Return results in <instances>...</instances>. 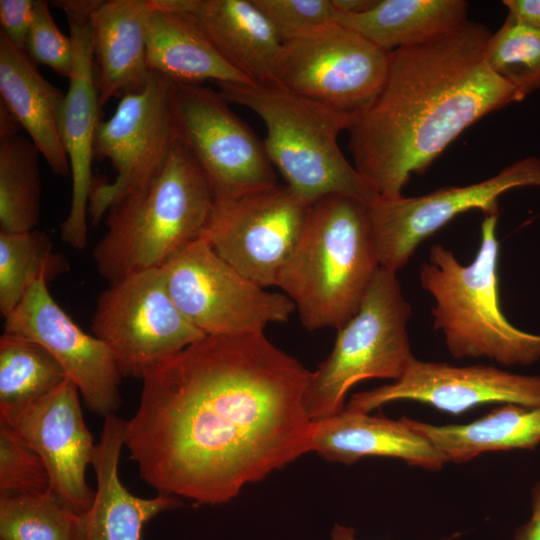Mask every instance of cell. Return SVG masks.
Returning <instances> with one entry per match:
<instances>
[{
  "instance_id": "25",
  "label": "cell",
  "mask_w": 540,
  "mask_h": 540,
  "mask_svg": "<svg viewBox=\"0 0 540 540\" xmlns=\"http://www.w3.org/2000/svg\"><path fill=\"white\" fill-rule=\"evenodd\" d=\"M441 453L446 462H468L485 452L533 450L540 444V406L500 404L463 424L435 425L405 417Z\"/></svg>"
},
{
  "instance_id": "4",
  "label": "cell",
  "mask_w": 540,
  "mask_h": 540,
  "mask_svg": "<svg viewBox=\"0 0 540 540\" xmlns=\"http://www.w3.org/2000/svg\"><path fill=\"white\" fill-rule=\"evenodd\" d=\"M215 207L212 187L192 153L175 139L162 171L107 212L106 231L93 249L109 283L161 268L202 237Z\"/></svg>"
},
{
  "instance_id": "33",
  "label": "cell",
  "mask_w": 540,
  "mask_h": 540,
  "mask_svg": "<svg viewBox=\"0 0 540 540\" xmlns=\"http://www.w3.org/2000/svg\"><path fill=\"white\" fill-rule=\"evenodd\" d=\"M282 42L335 22L332 0H252Z\"/></svg>"
},
{
  "instance_id": "8",
  "label": "cell",
  "mask_w": 540,
  "mask_h": 540,
  "mask_svg": "<svg viewBox=\"0 0 540 540\" xmlns=\"http://www.w3.org/2000/svg\"><path fill=\"white\" fill-rule=\"evenodd\" d=\"M220 91L203 84H175L171 119L175 139L205 173L215 204L277 185L263 140L230 108Z\"/></svg>"
},
{
  "instance_id": "10",
  "label": "cell",
  "mask_w": 540,
  "mask_h": 540,
  "mask_svg": "<svg viewBox=\"0 0 540 540\" xmlns=\"http://www.w3.org/2000/svg\"><path fill=\"white\" fill-rule=\"evenodd\" d=\"M91 332L108 347L123 377L140 379L205 336L172 300L161 268L109 283L97 299Z\"/></svg>"
},
{
  "instance_id": "13",
  "label": "cell",
  "mask_w": 540,
  "mask_h": 540,
  "mask_svg": "<svg viewBox=\"0 0 540 540\" xmlns=\"http://www.w3.org/2000/svg\"><path fill=\"white\" fill-rule=\"evenodd\" d=\"M529 186L540 187V159L535 156L477 183L414 197H376L368 211L381 268L397 273L424 240L456 216L473 209L499 215L498 199L503 193Z\"/></svg>"
},
{
  "instance_id": "30",
  "label": "cell",
  "mask_w": 540,
  "mask_h": 540,
  "mask_svg": "<svg viewBox=\"0 0 540 540\" xmlns=\"http://www.w3.org/2000/svg\"><path fill=\"white\" fill-rule=\"evenodd\" d=\"M77 517L49 490L0 495L1 540H73Z\"/></svg>"
},
{
  "instance_id": "1",
  "label": "cell",
  "mask_w": 540,
  "mask_h": 540,
  "mask_svg": "<svg viewBox=\"0 0 540 540\" xmlns=\"http://www.w3.org/2000/svg\"><path fill=\"white\" fill-rule=\"evenodd\" d=\"M309 375L264 332L205 335L145 372L125 446L159 494L226 503L311 452Z\"/></svg>"
},
{
  "instance_id": "17",
  "label": "cell",
  "mask_w": 540,
  "mask_h": 540,
  "mask_svg": "<svg viewBox=\"0 0 540 540\" xmlns=\"http://www.w3.org/2000/svg\"><path fill=\"white\" fill-rule=\"evenodd\" d=\"M401 400L425 403L453 415L491 403L540 406V375L518 374L492 365L455 366L415 358L400 378L353 394L345 408L370 413Z\"/></svg>"
},
{
  "instance_id": "39",
  "label": "cell",
  "mask_w": 540,
  "mask_h": 540,
  "mask_svg": "<svg viewBox=\"0 0 540 540\" xmlns=\"http://www.w3.org/2000/svg\"><path fill=\"white\" fill-rule=\"evenodd\" d=\"M331 540H355V531L352 527L335 524L331 532Z\"/></svg>"
},
{
  "instance_id": "14",
  "label": "cell",
  "mask_w": 540,
  "mask_h": 540,
  "mask_svg": "<svg viewBox=\"0 0 540 540\" xmlns=\"http://www.w3.org/2000/svg\"><path fill=\"white\" fill-rule=\"evenodd\" d=\"M311 203L288 185H275L216 205L203 232L214 251L262 287L275 286L293 252Z\"/></svg>"
},
{
  "instance_id": "28",
  "label": "cell",
  "mask_w": 540,
  "mask_h": 540,
  "mask_svg": "<svg viewBox=\"0 0 540 540\" xmlns=\"http://www.w3.org/2000/svg\"><path fill=\"white\" fill-rule=\"evenodd\" d=\"M69 261L54 250L49 235L39 229L0 231V312L7 317L38 281L46 284L67 273Z\"/></svg>"
},
{
  "instance_id": "11",
  "label": "cell",
  "mask_w": 540,
  "mask_h": 540,
  "mask_svg": "<svg viewBox=\"0 0 540 540\" xmlns=\"http://www.w3.org/2000/svg\"><path fill=\"white\" fill-rule=\"evenodd\" d=\"M388 61L389 52L334 22L282 42L275 84L354 114L380 91Z\"/></svg>"
},
{
  "instance_id": "38",
  "label": "cell",
  "mask_w": 540,
  "mask_h": 540,
  "mask_svg": "<svg viewBox=\"0 0 540 540\" xmlns=\"http://www.w3.org/2000/svg\"><path fill=\"white\" fill-rule=\"evenodd\" d=\"M376 0H332L336 14H359L369 10Z\"/></svg>"
},
{
  "instance_id": "26",
  "label": "cell",
  "mask_w": 540,
  "mask_h": 540,
  "mask_svg": "<svg viewBox=\"0 0 540 540\" xmlns=\"http://www.w3.org/2000/svg\"><path fill=\"white\" fill-rule=\"evenodd\" d=\"M463 0H376L359 14H336L335 22L390 52L449 32L467 20Z\"/></svg>"
},
{
  "instance_id": "20",
  "label": "cell",
  "mask_w": 540,
  "mask_h": 540,
  "mask_svg": "<svg viewBox=\"0 0 540 540\" xmlns=\"http://www.w3.org/2000/svg\"><path fill=\"white\" fill-rule=\"evenodd\" d=\"M311 452L342 464H353L366 457H387L437 471L447 463L428 439L410 427L405 417L393 420L346 408L312 421Z\"/></svg>"
},
{
  "instance_id": "21",
  "label": "cell",
  "mask_w": 540,
  "mask_h": 540,
  "mask_svg": "<svg viewBox=\"0 0 540 540\" xmlns=\"http://www.w3.org/2000/svg\"><path fill=\"white\" fill-rule=\"evenodd\" d=\"M190 14L219 54L254 84H275L282 41L252 0H165Z\"/></svg>"
},
{
  "instance_id": "23",
  "label": "cell",
  "mask_w": 540,
  "mask_h": 540,
  "mask_svg": "<svg viewBox=\"0 0 540 540\" xmlns=\"http://www.w3.org/2000/svg\"><path fill=\"white\" fill-rule=\"evenodd\" d=\"M150 1L146 25L150 72L175 84H254L219 54L190 14L165 0Z\"/></svg>"
},
{
  "instance_id": "19",
  "label": "cell",
  "mask_w": 540,
  "mask_h": 540,
  "mask_svg": "<svg viewBox=\"0 0 540 540\" xmlns=\"http://www.w3.org/2000/svg\"><path fill=\"white\" fill-rule=\"evenodd\" d=\"M126 421L115 414L105 417L92 465L97 487L87 512L78 515L73 540H140L144 524L157 514L174 509L180 501L170 495L140 498L119 478V459L125 446Z\"/></svg>"
},
{
  "instance_id": "3",
  "label": "cell",
  "mask_w": 540,
  "mask_h": 540,
  "mask_svg": "<svg viewBox=\"0 0 540 540\" xmlns=\"http://www.w3.org/2000/svg\"><path fill=\"white\" fill-rule=\"evenodd\" d=\"M380 268L368 203L331 194L310 205L275 286L292 300L307 330L339 329L358 311Z\"/></svg>"
},
{
  "instance_id": "12",
  "label": "cell",
  "mask_w": 540,
  "mask_h": 540,
  "mask_svg": "<svg viewBox=\"0 0 540 540\" xmlns=\"http://www.w3.org/2000/svg\"><path fill=\"white\" fill-rule=\"evenodd\" d=\"M171 90L172 82L151 72L140 90L121 97L114 114L99 122L95 157L109 160L116 176L110 183L93 180L88 205L93 224L164 168L175 142Z\"/></svg>"
},
{
  "instance_id": "29",
  "label": "cell",
  "mask_w": 540,
  "mask_h": 540,
  "mask_svg": "<svg viewBox=\"0 0 540 540\" xmlns=\"http://www.w3.org/2000/svg\"><path fill=\"white\" fill-rule=\"evenodd\" d=\"M37 147L18 134L0 137V231L36 229L41 179Z\"/></svg>"
},
{
  "instance_id": "35",
  "label": "cell",
  "mask_w": 540,
  "mask_h": 540,
  "mask_svg": "<svg viewBox=\"0 0 540 540\" xmlns=\"http://www.w3.org/2000/svg\"><path fill=\"white\" fill-rule=\"evenodd\" d=\"M34 7V0H0V32L24 52Z\"/></svg>"
},
{
  "instance_id": "16",
  "label": "cell",
  "mask_w": 540,
  "mask_h": 540,
  "mask_svg": "<svg viewBox=\"0 0 540 540\" xmlns=\"http://www.w3.org/2000/svg\"><path fill=\"white\" fill-rule=\"evenodd\" d=\"M4 332L44 347L76 385L86 406L104 418L121 404L123 377L108 347L84 332L57 304L43 281L34 283L4 318Z\"/></svg>"
},
{
  "instance_id": "7",
  "label": "cell",
  "mask_w": 540,
  "mask_h": 540,
  "mask_svg": "<svg viewBox=\"0 0 540 540\" xmlns=\"http://www.w3.org/2000/svg\"><path fill=\"white\" fill-rule=\"evenodd\" d=\"M412 307L397 273L380 268L355 315L337 329L327 358L310 372L305 409L312 421L336 415L358 382L400 378L415 359L408 334Z\"/></svg>"
},
{
  "instance_id": "31",
  "label": "cell",
  "mask_w": 540,
  "mask_h": 540,
  "mask_svg": "<svg viewBox=\"0 0 540 540\" xmlns=\"http://www.w3.org/2000/svg\"><path fill=\"white\" fill-rule=\"evenodd\" d=\"M490 69L516 90L518 102L540 88V30L509 16L485 47Z\"/></svg>"
},
{
  "instance_id": "32",
  "label": "cell",
  "mask_w": 540,
  "mask_h": 540,
  "mask_svg": "<svg viewBox=\"0 0 540 540\" xmlns=\"http://www.w3.org/2000/svg\"><path fill=\"white\" fill-rule=\"evenodd\" d=\"M50 480L40 456L0 421V495L44 493Z\"/></svg>"
},
{
  "instance_id": "5",
  "label": "cell",
  "mask_w": 540,
  "mask_h": 540,
  "mask_svg": "<svg viewBox=\"0 0 540 540\" xmlns=\"http://www.w3.org/2000/svg\"><path fill=\"white\" fill-rule=\"evenodd\" d=\"M497 221L498 215L484 216L480 246L470 264H461L442 244L433 245L419 281L434 300L433 328L454 358L529 366L540 361V334L517 328L501 309Z\"/></svg>"
},
{
  "instance_id": "24",
  "label": "cell",
  "mask_w": 540,
  "mask_h": 540,
  "mask_svg": "<svg viewBox=\"0 0 540 540\" xmlns=\"http://www.w3.org/2000/svg\"><path fill=\"white\" fill-rule=\"evenodd\" d=\"M0 96V105L27 132L50 169L57 175H68L70 165L58 130L64 94L1 32Z\"/></svg>"
},
{
  "instance_id": "37",
  "label": "cell",
  "mask_w": 540,
  "mask_h": 540,
  "mask_svg": "<svg viewBox=\"0 0 540 540\" xmlns=\"http://www.w3.org/2000/svg\"><path fill=\"white\" fill-rule=\"evenodd\" d=\"M509 16L540 30V0H504Z\"/></svg>"
},
{
  "instance_id": "15",
  "label": "cell",
  "mask_w": 540,
  "mask_h": 540,
  "mask_svg": "<svg viewBox=\"0 0 540 540\" xmlns=\"http://www.w3.org/2000/svg\"><path fill=\"white\" fill-rule=\"evenodd\" d=\"M102 0H58L52 5L64 11L74 47L69 86L58 114L59 136L72 178L71 205L60 226L62 240L82 250L87 245V207L93 184L94 144L101 108L96 76L91 15Z\"/></svg>"
},
{
  "instance_id": "22",
  "label": "cell",
  "mask_w": 540,
  "mask_h": 540,
  "mask_svg": "<svg viewBox=\"0 0 540 540\" xmlns=\"http://www.w3.org/2000/svg\"><path fill=\"white\" fill-rule=\"evenodd\" d=\"M150 0L101 1L91 15L96 85L101 107L148 81L146 25Z\"/></svg>"
},
{
  "instance_id": "36",
  "label": "cell",
  "mask_w": 540,
  "mask_h": 540,
  "mask_svg": "<svg viewBox=\"0 0 540 540\" xmlns=\"http://www.w3.org/2000/svg\"><path fill=\"white\" fill-rule=\"evenodd\" d=\"M512 540H540V480L531 489V516L517 528Z\"/></svg>"
},
{
  "instance_id": "34",
  "label": "cell",
  "mask_w": 540,
  "mask_h": 540,
  "mask_svg": "<svg viewBox=\"0 0 540 540\" xmlns=\"http://www.w3.org/2000/svg\"><path fill=\"white\" fill-rule=\"evenodd\" d=\"M25 53L34 64L46 65L60 76L70 78L74 65L73 42L56 25L45 0L35 1Z\"/></svg>"
},
{
  "instance_id": "9",
  "label": "cell",
  "mask_w": 540,
  "mask_h": 540,
  "mask_svg": "<svg viewBox=\"0 0 540 540\" xmlns=\"http://www.w3.org/2000/svg\"><path fill=\"white\" fill-rule=\"evenodd\" d=\"M181 313L205 335L262 333L287 322L296 309L283 293H272L221 258L204 238L175 253L161 267Z\"/></svg>"
},
{
  "instance_id": "18",
  "label": "cell",
  "mask_w": 540,
  "mask_h": 540,
  "mask_svg": "<svg viewBox=\"0 0 540 540\" xmlns=\"http://www.w3.org/2000/svg\"><path fill=\"white\" fill-rule=\"evenodd\" d=\"M79 390L67 378L55 390L0 421L44 462L49 491L76 515L87 512L94 493L86 482L96 445L83 419Z\"/></svg>"
},
{
  "instance_id": "2",
  "label": "cell",
  "mask_w": 540,
  "mask_h": 540,
  "mask_svg": "<svg viewBox=\"0 0 540 540\" xmlns=\"http://www.w3.org/2000/svg\"><path fill=\"white\" fill-rule=\"evenodd\" d=\"M491 32L467 21L431 40L389 52L372 102L353 114L348 148L375 197L402 196L466 128L518 102L513 85L485 60Z\"/></svg>"
},
{
  "instance_id": "6",
  "label": "cell",
  "mask_w": 540,
  "mask_h": 540,
  "mask_svg": "<svg viewBox=\"0 0 540 540\" xmlns=\"http://www.w3.org/2000/svg\"><path fill=\"white\" fill-rule=\"evenodd\" d=\"M229 103L263 121L268 157L294 192L309 203L342 194L371 203L376 197L338 145L353 114L301 96L276 84L218 83Z\"/></svg>"
},
{
  "instance_id": "27",
  "label": "cell",
  "mask_w": 540,
  "mask_h": 540,
  "mask_svg": "<svg viewBox=\"0 0 540 540\" xmlns=\"http://www.w3.org/2000/svg\"><path fill=\"white\" fill-rule=\"evenodd\" d=\"M67 378L61 365L44 347L3 332L0 337V417L21 411Z\"/></svg>"
}]
</instances>
